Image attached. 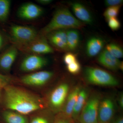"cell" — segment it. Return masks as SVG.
<instances>
[{
    "label": "cell",
    "instance_id": "cell-22",
    "mask_svg": "<svg viewBox=\"0 0 123 123\" xmlns=\"http://www.w3.org/2000/svg\"><path fill=\"white\" fill-rule=\"evenodd\" d=\"M11 6L9 0H0V21L4 22L8 17Z\"/></svg>",
    "mask_w": 123,
    "mask_h": 123
},
{
    "label": "cell",
    "instance_id": "cell-16",
    "mask_svg": "<svg viewBox=\"0 0 123 123\" xmlns=\"http://www.w3.org/2000/svg\"><path fill=\"white\" fill-rule=\"evenodd\" d=\"M88 98L89 92L88 90L85 88L80 89L74 108L72 116V118L74 121H77Z\"/></svg>",
    "mask_w": 123,
    "mask_h": 123
},
{
    "label": "cell",
    "instance_id": "cell-31",
    "mask_svg": "<svg viewBox=\"0 0 123 123\" xmlns=\"http://www.w3.org/2000/svg\"><path fill=\"white\" fill-rule=\"evenodd\" d=\"M36 2L39 4L43 5H48L53 1L52 0H37Z\"/></svg>",
    "mask_w": 123,
    "mask_h": 123
},
{
    "label": "cell",
    "instance_id": "cell-25",
    "mask_svg": "<svg viewBox=\"0 0 123 123\" xmlns=\"http://www.w3.org/2000/svg\"><path fill=\"white\" fill-rule=\"evenodd\" d=\"M72 118L68 117L61 112L55 115L53 123H75Z\"/></svg>",
    "mask_w": 123,
    "mask_h": 123
},
{
    "label": "cell",
    "instance_id": "cell-5",
    "mask_svg": "<svg viewBox=\"0 0 123 123\" xmlns=\"http://www.w3.org/2000/svg\"><path fill=\"white\" fill-rule=\"evenodd\" d=\"M100 98L99 95L97 94L89 97L77 121L80 123H98V111Z\"/></svg>",
    "mask_w": 123,
    "mask_h": 123
},
{
    "label": "cell",
    "instance_id": "cell-18",
    "mask_svg": "<svg viewBox=\"0 0 123 123\" xmlns=\"http://www.w3.org/2000/svg\"><path fill=\"white\" fill-rule=\"evenodd\" d=\"M72 8L74 14L79 20L89 24H91L93 22L91 14L83 5L75 2L72 4Z\"/></svg>",
    "mask_w": 123,
    "mask_h": 123
},
{
    "label": "cell",
    "instance_id": "cell-4",
    "mask_svg": "<svg viewBox=\"0 0 123 123\" xmlns=\"http://www.w3.org/2000/svg\"><path fill=\"white\" fill-rule=\"evenodd\" d=\"M68 84L62 83L57 86L51 92L48 100L49 109L54 114L61 112L69 93Z\"/></svg>",
    "mask_w": 123,
    "mask_h": 123
},
{
    "label": "cell",
    "instance_id": "cell-33",
    "mask_svg": "<svg viewBox=\"0 0 123 123\" xmlns=\"http://www.w3.org/2000/svg\"><path fill=\"white\" fill-rule=\"evenodd\" d=\"M110 123H123V117L122 116L119 117L114 120H112Z\"/></svg>",
    "mask_w": 123,
    "mask_h": 123
},
{
    "label": "cell",
    "instance_id": "cell-2",
    "mask_svg": "<svg viewBox=\"0 0 123 123\" xmlns=\"http://www.w3.org/2000/svg\"><path fill=\"white\" fill-rule=\"evenodd\" d=\"M84 25L75 18L68 9L65 8L57 9L48 24L40 31L42 36L47 35L55 31L66 29H81Z\"/></svg>",
    "mask_w": 123,
    "mask_h": 123
},
{
    "label": "cell",
    "instance_id": "cell-21",
    "mask_svg": "<svg viewBox=\"0 0 123 123\" xmlns=\"http://www.w3.org/2000/svg\"><path fill=\"white\" fill-rule=\"evenodd\" d=\"M66 37L68 50H75L79 45L80 41L79 32L76 30H69L66 32Z\"/></svg>",
    "mask_w": 123,
    "mask_h": 123
},
{
    "label": "cell",
    "instance_id": "cell-9",
    "mask_svg": "<svg viewBox=\"0 0 123 123\" xmlns=\"http://www.w3.org/2000/svg\"><path fill=\"white\" fill-rule=\"evenodd\" d=\"M115 110L114 102L111 98L101 100L98 111V123H111L113 120Z\"/></svg>",
    "mask_w": 123,
    "mask_h": 123
},
{
    "label": "cell",
    "instance_id": "cell-32",
    "mask_svg": "<svg viewBox=\"0 0 123 123\" xmlns=\"http://www.w3.org/2000/svg\"><path fill=\"white\" fill-rule=\"evenodd\" d=\"M118 103L119 104L120 107L121 108H123V94L121 93L119 96L118 99Z\"/></svg>",
    "mask_w": 123,
    "mask_h": 123
},
{
    "label": "cell",
    "instance_id": "cell-36",
    "mask_svg": "<svg viewBox=\"0 0 123 123\" xmlns=\"http://www.w3.org/2000/svg\"><path fill=\"white\" fill-rule=\"evenodd\" d=\"M75 123H79V122H78V121H75Z\"/></svg>",
    "mask_w": 123,
    "mask_h": 123
},
{
    "label": "cell",
    "instance_id": "cell-27",
    "mask_svg": "<svg viewBox=\"0 0 123 123\" xmlns=\"http://www.w3.org/2000/svg\"><path fill=\"white\" fill-rule=\"evenodd\" d=\"M107 20L108 26L112 30H117L120 28L121 24L117 18H111Z\"/></svg>",
    "mask_w": 123,
    "mask_h": 123
},
{
    "label": "cell",
    "instance_id": "cell-20",
    "mask_svg": "<svg viewBox=\"0 0 123 123\" xmlns=\"http://www.w3.org/2000/svg\"><path fill=\"white\" fill-rule=\"evenodd\" d=\"M2 117L6 123H29L26 116L9 110L4 111Z\"/></svg>",
    "mask_w": 123,
    "mask_h": 123
},
{
    "label": "cell",
    "instance_id": "cell-26",
    "mask_svg": "<svg viewBox=\"0 0 123 123\" xmlns=\"http://www.w3.org/2000/svg\"><path fill=\"white\" fill-rule=\"evenodd\" d=\"M67 69L70 73L77 74L80 71L81 65L77 61L67 65Z\"/></svg>",
    "mask_w": 123,
    "mask_h": 123
},
{
    "label": "cell",
    "instance_id": "cell-30",
    "mask_svg": "<svg viewBox=\"0 0 123 123\" xmlns=\"http://www.w3.org/2000/svg\"><path fill=\"white\" fill-rule=\"evenodd\" d=\"M123 1L121 0H106L105 1V5L109 7L118 6L123 3Z\"/></svg>",
    "mask_w": 123,
    "mask_h": 123
},
{
    "label": "cell",
    "instance_id": "cell-10",
    "mask_svg": "<svg viewBox=\"0 0 123 123\" xmlns=\"http://www.w3.org/2000/svg\"><path fill=\"white\" fill-rule=\"evenodd\" d=\"M48 63V60L45 57L39 55L31 54L23 59L20 64V69L23 72H34L43 68Z\"/></svg>",
    "mask_w": 123,
    "mask_h": 123
},
{
    "label": "cell",
    "instance_id": "cell-11",
    "mask_svg": "<svg viewBox=\"0 0 123 123\" xmlns=\"http://www.w3.org/2000/svg\"><path fill=\"white\" fill-rule=\"evenodd\" d=\"M43 10L41 7L34 3L29 2L22 5L18 11V16L25 20H33L42 15Z\"/></svg>",
    "mask_w": 123,
    "mask_h": 123
},
{
    "label": "cell",
    "instance_id": "cell-12",
    "mask_svg": "<svg viewBox=\"0 0 123 123\" xmlns=\"http://www.w3.org/2000/svg\"><path fill=\"white\" fill-rule=\"evenodd\" d=\"M18 53V49L15 45L10 46L0 55V69L6 72L11 69Z\"/></svg>",
    "mask_w": 123,
    "mask_h": 123
},
{
    "label": "cell",
    "instance_id": "cell-19",
    "mask_svg": "<svg viewBox=\"0 0 123 123\" xmlns=\"http://www.w3.org/2000/svg\"><path fill=\"white\" fill-rule=\"evenodd\" d=\"M104 42L101 38L93 37L91 38L86 43V54L88 56L93 57L99 53L103 48Z\"/></svg>",
    "mask_w": 123,
    "mask_h": 123
},
{
    "label": "cell",
    "instance_id": "cell-13",
    "mask_svg": "<svg viewBox=\"0 0 123 123\" xmlns=\"http://www.w3.org/2000/svg\"><path fill=\"white\" fill-rule=\"evenodd\" d=\"M48 35V39L55 47L61 50L68 49L66 32L59 30L51 32Z\"/></svg>",
    "mask_w": 123,
    "mask_h": 123
},
{
    "label": "cell",
    "instance_id": "cell-7",
    "mask_svg": "<svg viewBox=\"0 0 123 123\" xmlns=\"http://www.w3.org/2000/svg\"><path fill=\"white\" fill-rule=\"evenodd\" d=\"M16 46L18 50L23 52L35 55L49 54L54 52L53 49L46 40L39 35L36 39L28 43Z\"/></svg>",
    "mask_w": 123,
    "mask_h": 123
},
{
    "label": "cell",
    "instance_id": "cell-23",
    "mask_svg": "<svg viewBox=\"0 0 123 123\" xmlns=\"http://www.w3.org/2000/svg\"><path fill=\"white\" fill-rule=\"evenodd\" d=\"M105 49L110 54L117 59L123 57V49L119 45L115 43H110L106 45Z\"/></svg>",
    "mask_w": 123,
    "mask_h": 123
},
{
    "label": "cell",
    "instance_id": "cell-1",
    "mask_svg": "<svg viewBox=\"0 0 123 123\" xmlns=\"http://www.w3.org/2000/svg\"><path fill=\"white\" fill-rule=\"evenodd\" d=\"M4 88V104L7 110L26 116L46 108L44 99L25 89L10 85Z\"/></svg>",
    "mask_w": 123,
    "mask_h": 123
},
{
    "label": "cell",
    "instance_id": "cell-34",
    "mask_svg": "<svg viewBox=\"0 0 123 123\" xmlns=\"http://www.w3.org/2000/svg\"><path fill=\"white\" fill-rule=\"evenodd\" d=\"M4 44V39L2 35L0 33V50L1 49Z\"/></svg>",
    "mask_w": 123,
    "mask_h": 123
},
{
    "label": "cell",
    "instance_id": "cell-8",
    "mask_svg": "<svg viewBox=\"0 0 123 123\" xmlns=\"http://www.w3.org/2000/svg\"><path fill=\"white\" fill-rule=\"evenodd\" d=\"M53 75V73L51 71H38L22 77L21 81L25 85L40 87L47 84L52 79Z\"/></svg>",
    "mask_w": 123,
    "mask_h": 123
},
{
    "label": "cell",
    "instance_id": "cell-3",
    "mask_svg": "<svg viewBox=\"0 0 123 123\" xmlns=\"http://www.w3.org/2000/svg\"><path fill=\"white\" fill-rule=\"evenodd\" d=\"M85 77L89 83L96 85L116 86L118 81L106 71L97 68H86L85 70Z\"/></svg>",
    "mask_w": 123,
    "mask_h": 123
},
{
    "label": "cell",
    "instance_id": "cell-17",
    "mask_svg": "<svg viewBox=\"0 0 123 123\" xmlns=\"http://www.w3.org/2000/svg\"><path fill=\"white\" fill-rule=\"evenodd\" d=\"M35 113L29 123H53L55 114L49 108H44Z\"/></svg>",
    "mask_w": 123,
    "mask_h": 123
},
{
    "label": "cell",
    "instance_id": "cell-24",
    "mask_svg": "<svg viewBox=\"0 0 123 123\" xmlns=\"http://www.w3.org/2000/svg\"><path fill=\"white\" fill-rule=\"evenodd\" d=\"M120 9V6L109 7L104 12V15L108 20L111 18H116Z\"/></svg>",
    "mask_w": 123,
    "mask_h": 123
},
{
    "label": "cell",
    "instance_id": "cell-6",
    "mask_svg": "<svg viewBox=\"0 0 123 123\" xmlns=\"http://www.w3.org/2000/svg\"><path fill=\"white\" fill-rule=\"evenodd\" d=\"M10 30L11 38L16 46L26 44L39 36L35 29L30 27L13 25Z\"/></svg>",
    "mask_w": 123,
    "mask_h": 123
},
{
    "label": "cell",
    "instance_id": "cell-28",
    "mask_svg": "<svg viewBox=\"0 0 123 123\" xmlns=\"http://www.w3.org/2000/svg\"><path fill=\"white\" fill-rule=\"evenodd\" d=\"M12 80V79L11 77L0 73V86L2 88L10 85Z\"/></svg>",
    "mask_w": 123,
    "mask_h": 123
},
{
    "label": "cell",
    "instance_id": "cell-29",
    "mask_svg": "<svg viewBox=\"0 0 123 123\" xmlns=\"http://www.w3.org/2000/svg\"><path fill=\"white\" fill-rule=\"evenodd\" d=\"M76 56L72 53H68L65 55L64 61L65 63L68 65L77 61Z\"/></svg>",
    "mask_w": 123,
    "mask_h": 123
},
{
    "label": "cell",
    "instance_id": "cell-35",
    "mask_svg": "<svg viewBox=\"0 0 123 123\" xmlns=\"http://www.w3.org/2000/svg\"><path fill=\"white\" fill-rule=\"evenodd\" d=\"M2 87H1V86H0V97H1V89H2Z\"/></svg>",
    "mask_w": 123,
    "mask_h": 123
},
{
    "label": "cell",
    "instance_id": "cell-15",
    "mask_svg": "<svg viewBox=\"0 0 123 123\" xmlns=\"http://www.w3.org/2000/svg\"><path fill=\"white\" fill-rule=\"evenodd\" d=\"M80 89L79 86H77L69 93L64 105L61 112L68 117L72 118L74 108Z\"/></svg>",
    "mask_w": 123,
    "mask_h": 123
},
{
    "label": "cell",
    "instance_id": "cell-14",
    "mask_svg": "<svg viewBox=\"0 0 123 123\" xmlns=\"http://www.w3.org/2000/svg\"><path fill=\"white\" fill-rule=\"evenodd\" d=\"M98 61L103 66L112 70L120 68L121 63L118 59L112 55L106 49L101 52Z\"/></svg>",
    "mask_w": 123,
    "mask_h": 123
}]
</instances>
